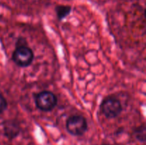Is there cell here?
<instances>
[{"mask_svg":"<svg viewBox=\"0 0 146 145\" xmlns=\"http://www.w3.org/2000/svg\"><path fill=\"white\" fill-rule=\"evenodd\" d=\"M101 110L106 117L113 119L119 116L122 112V104L115 97L108 96L101 102Z\"/></svg>","mask_w":146,"mask_h":145,"instance_id":"3","label":"cell"},{"mask_svg":"<svg viewBox=\"0 0 146 145\" xmlns=\"http://www.w3.org/2000/svg\"><path fill=\"white\" fill-rule=\"evenodd\" d=\"M66 129L73 136H82L88 129V122L82 115H71L67 119Z\"/></svg>","mask_w":146,"mask_h":145,"instance_id":"2","label":"cell"},{"mask_svg":"<svg viewBox=\"0 0 146 145\" xmlns=\"http://www.w3.org/2000/svg\"><path fill=\"white\" fill-rule=\"evenodd\" d=\"M72 11L71 6L68 5H57L55 7V11L56 14L57 18L59 21L66 18Z\"/></svg>","mask_w":146,"mask_h":145,"instance_id":"6","label":"cell"},{"mask_svg":"<svg viewBox=\"0 0 146 145\" xmlns=\"http://www.w3.org/2000/svg\"><path fill=\"white\" fill-rule=\"evenodd\" d=\"M58 103L56 95L52 92L44 90L38 92L35 96V104L37 108L43 112L53 110Z\"/></svg>","mask_w":146,"mask_h":145,"instance_id":"4","label":"cell"},{"mask_svg":"<svg viewBox=\"0 0 146 145\" xmlns=\"http://www.w3.org/2000/svg\"><path fill=\"white\" fill-rule=\"evenodd\" d=\"M67 1H69V0H67Z\"/></svg>","mask_w":146,"mask_h":145,"instance_id":"10","label":"cell"},{"mask_svg":"<svg viewBox=\"0 0 146 145\" xmlns=\"http://www.w3.org/2000/svg\"><path fill=\"white\" fill-rule=\"evenodd\" d=\"M34 54L32 50L27 45L22 44L17 45L12 54V60L14 63L19 67H28L33 63Z\"/></svg>","mask_w":146,"mask_h":145,"instance_id":"1","label":"cell"},{"mask_svg":"<svg viewBox=\"0 0 146 145\" xmlns=\"http://www.w3.org/2000/svg\"><path fill=\"white\" fill-rule=\"evenodd\" d=\"M134 136L139 142H145L146 138V129L145 124H143L141 126L135 128L134 130Z\"/></svg>","mask_w":146,"mask_h":145,"instance_id":"7","label":"cell"},{"mask_svg":"<svg viewBox=\"0 0 146 145\" xmlns=\"http://www.w3.org/2000/svg\"><path fill=\"white\" fill-rule=\"evenodd\" d=\"M7 106L8 104L7 100L1 94H0V114L3 113L7 109Z\"/></svg>","mask_w":146,"mask_h":145,"instance_id":"8","label":"cell"},{"mask_svg":"<svg viewBox=\"0 0 146 145\" xmlns=\"http://www.w3.org/2000/svg\"><path fill=\"white\" fill-rule=\"evenodd\" d=\"M102 145H111V144H104Z\"/></svg>","mask_w":146,"mask_h":145,"instance_id":"9","label":"cell"},{"mask_svg":"<svg viewBox=\"0 0 146 145\" xmlns=\"http://www.w3.org/2000/svg\"><path fill=\"white\" fill-rule=\"evenodd\" d=\"M4 134L9 139L11 140L17 137L21 132L19 124L15 120H7L4 122Z\"/></svg>","mask_w":146,"mask_h":145,"instance_id":"5","label":"cell"}]
</instances>
